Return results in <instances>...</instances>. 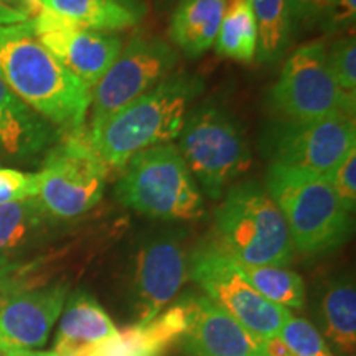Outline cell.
I'll use <instances>...</instances> for the list:
<instances>
[{
  "instance_id": "6da1fadb",
  "label": "cell",
  "mask_w": 356,
  "mask_h": 356,
  "mask_svg": "<svg viewBox=\"0 0 356 356\" xmlns=\"http://www.w3.org/2000/svg\"><path fill=\"white\" fill-rule=\"evenodd\" d=\"M0 79L53 127L84 132L92 91L38 42L30 20L0 26Z\"/></svg>"
},
{
  "instance_id": "7a4b0ae2",
  "label": "cell",
  "mask_w": 356,
  "mask_h": 356,
  "mask_svg": "<svg viewBox=\"0 0 356 356\" xmlns=\"http://www.w3.org/2000/svg\"><path fill=\"white\" fill-rule=\"evenodd\" d=\"M203 88V79L188 71L170 74L99 129L86 132L89 145L108 168L126 167L136 154L180 136L191 101Z\"/></svg>"
},
{
  "instance_id": "3957f363",
  "label": "cell",
  "mask_w": 356,
  "mask_h": 356,
  "mask_svg": "<svg viewBox=\"0 0 356 356\" xmlns=\"http://www.w3.org/2000/svg\"><path fill=\"white\" fill-rule=\"evenodd\" d=\"M266 191L286 218L293 249L304 256L335 251L353 231L351 213L320 173L270 163Z\"/></svg>"
},
{
  "instance_id": "277c9868",
  "label": "cell",
  "mask_w": 356,
  "mask_h": 356,
  "mask_svg": "<svg viewBox=\"0 0 356 356\" xmlns=\"http://www.w3.org/2000/svg\"><path fill=\"white\" fill-rule=\"evenodd\" d=\"M216 246L239 264L286 267L296 256L286 218L256 181L231 186L215 211Z\"/></svg>"
},
{
  "instance_id": "5b68a950",
  "label": "cell",
  "mask_w": 356,
  "mask_h": 356,
  "mask_svg": "<svg viewBox=\"0 0 356 356\" xmlns=\"http://www.w3.org/2000/svg\"><path fill=\"white\" fill-rule=\"evenodd\" d=\"M115 198L140 215L165 221H195L204 215L202 190L172 142L134 155Z\"/></svg>"
},
{
  "instance_id": "8992f818",
  "label": "cell",
  "mask_w": 356,
  "mask_h": 356,
  "mask_svg": "<svg viewBox=\"0 0 356 356\" xmlns=\"http://www.w3.org/2000/svg\"><path fill=\"white\" fill-rule=\"evenodd\" d=\"M180 150L202 193L218 200L231 180L251 165V149L243 127L221 106H200L186 115L180 132Z\"/></svg>"
},
{
  "instance_id": "52a82bcc",
  "label": "cell",
  "mask_w": 356,
  "mask_h": 356,
  "mask_svg": "<svg viewBox=\"0 0 356 356\" xmlns=\"http://www.w3.org/2000/svg\"><path fill=\"white\" fill-rule=\"evenodd\" d=\"M109 168L88 142L86 131L65 134L47 150L38 172V202L53 220L71 222L95 210L104 197Z\"/></svg>"
},
{
  "instance_id": "ba28073f",
  "label": "cell",
  "mask_w": 356,
  "mask_h": 356,
  "mask_svg": "<svg viewBox=\"0 0 356 356\" xmlns=\"http://www.w3.org/2000/svg\"><path fill=\"white\" fill-rule=\"evenodd\" d=\"M190 277L207 292L208 299L261 338L279 337L292 317L286 307L266 300L251 286L238 262L216 244H204L191 252Z\"/></svg>"
},
{
  "instance_id": "9c48e42d",
  "label": "cell",
  "mask_w": 356,
  "mask_h": 356,
  "mask_svg": "<svg viewBox=\"0 0 356 356\" xmlns=\"http://www.w3.org/2000/svg\"><path fill=\"white\" fill-rule=\"evenodd\" d=\"M356 97L338 86L322 42L297 48L270 88L269 104L280 119H315L333 114H355Z\"/></svg>"
},
{
  "instance_id": "30bf717a",
  "label": "cell",
  "mask_w": 356,
  "mask_h": 356,
  "mask_svg": "<svg viewBox=\"0 0 356 356\" xmlns=\"http://www.w3.org/2000/svg\"><path fill=\"white\" fill-rule=\"evenodd\" d=\"M261 147L270 163L325 175L356 147L355 114L280 119L266 127Z\"/></svg>"
},
{
  "instance_id": "8fae6325",
  "label": "cell",
  "mask_w": 356,
  "mask_h": 356,
  "mask_svg": "<svg viewBox=\"0 0 356 356\" xmlns=\"http://www.w3.org/2000/svg\"><path fill=\"white\" fill-rule=\"evenodd\" d=\"M178 65V51L165 40L150 35H136L96 84L91 96V124L96 131L145 92L168 78Z\"/></svg>"
},
{
  "instance_id": "7c38bea8",
  "label": "cell",
  "mask_w": 356,
  "mask_h": 356,
  "mask_svg": "<svg viewBox=\"0 0 356 356\" xmlns=\"http://www.w3.org/2000/svg\"><path fill=\"white\" fill-rule=\"evenodd\" d=\"M190 256L180 231H162L140 244L131 273L136 323L150 322L175 299L190 279Z\"/></svg>"
},
{
  "instance_id": "4fadbf2b",
  "label": "cell",
  "mask_w": 356,
  "mask_h": 356,
  "mask_svg": "<svg viewBox=\"0 0 356 356\" xmlns=\"http://www.w3.org/2000/svg\"><path fill=\"white\" fill-rule=\"evenodd\" d=\"M30 24L38 42L91 91L124 48L119 35L84 29L43 7Z\"/></svg>"
},
{
  "instance_id": "5bb4252c",
  "label": "cell",
  "mask_w": 356,
  "mask_h": 356,
  "mask_svg": "<svg viewBox=\"0 0 356 356\" xmlns=\"http://www.w3.org/2000/svg\"><path fill=\"white\" fill-rule=\"evenodd\" d=\"M70 292V280L63 279L3 297L0 302V350H32L47 343Z\"/></svg>"
},
{
  "instance_id": "9a60e30c",
  "label": "cell",
  "mask_w": 356,
  "mask_h": 356,
  "mask_svg": "<svg viewBox=\"0 0 356 356\" xmlns=\"http://www.w3.org/2000/svg\"><path fill=\"white\" fill-rule=\"evenodd\" d=\"M193 314L184 343L197 356H266L264 338L254 335L204 296H191Z\"/></svg>"
},
{
  "instance_id": "2e32d148",
  "label": "cell",
  "mask_w": 356,
  "mask_h": 356,
  "mask_svg": "<svg viewBox=\"0 0 356 356\" xmlns=\"http://www.w3.org/2000/svg\"><path fill=\"white\" fill-rule=\"evenodd\" d=\"M61 225L43 210L37 197L0 204V273L42 254L60 238Z\"/></svg>"
},
{
  "instance_id": "e0dca14e",
  "label": "cell",
  "mask_w": 356,
  "mask_h": 356,
  "mask_svg": "<svg viewBox=\"0 0 356 356\" xmlns=\"http://www.w3.org/2000/svg\"><path fill=\"white\" fill-rule=\"evenodd\" d=\"M56 139V129L0 79V154L26 162L47 154Z\"/></svg>"
},
{
  "instance_id": "ac0fdd59",
  "label": "cell",
  "mask_w": 356,
  "mask_h": 356,
  "mask_svg": "<svg viewBox=\"0 0 356 356\" xmlns=\"http://www.w3.org/2000/svg\"><path fill=\"white\" fill-rule=\"evenodd\" d=\"M118 332L95 296L76 289L66 297L51 351L56 356H86L96 345Z\"/></svg>"
},
{
  "instance_id": "d6986e66",
  "label": "cell",
  "mask_w": 356,
  "mask_h": 356,
  "mask_svg": "<svg viewBox=\"0 0 356 356\" xmlns=\"http://www.w3.org/2000/svg\"><path fill=\"white\" fill-rule=\"evenodd\" d=\"M228 0H178L170 20V38L188 58L215 44Z\"/></svg>"
},
{
  "instance_id": "ffe728a7",
  "label": "cell",
  "mask_w": 356,
  "mask_h": 356,
  "mask_svg": "<svg viewBox=\"0 0 356 356\" xmlns=\"http://www.w3.org/2000/svg\"><path fill=\"white\" fill-rule=\"evenodd\" d=\"M322 315L328 340L341 353L355 355L356 289L348 275L330 280L322 297Z\"/></svg>"
},
{
  "instance_id": "44dd1931",
  "label": "cell",
  "mask_w": 356,
  "mask_h": 356,
  "mask_svg": "<svg viewBox=\"0 0 356 356\" xmlns=\"http://www.w3.org/2000/svg\"><path fill=\"white\" fill-rule=\"evenodd\" d=\"M257 25V61L275 65L291 48L293 24L291 0H251Z\"/></svg>"
},
{
  "instance_id": "7402d4cb",
  "label": "cell",
  "mask_w": 356,
  "mask_h": 356,
  "mask_svg": "<svg viewBox=\"0 0 356 356\" xmlns=\"http://www.w3.org/2000/svg\"><path fill=\"white\" fill-rule=\"evenodd\" d=\"M42 7L97 32H121L142 20L115 0H42Z\"/></svg>"
},
{
  "instance_id": "603a6c76",
  "label": "cell",
  "mask_w": 356,
  "mask_h": 356,
  "mask_svg": "<svg viewBox=\"0 0 356 356\" xmlns=\"http://www.w3.org/2000/svg\"><path fill=\"white\" fill-rule=\"evenodd\" d=\"M216 51L231 60L251 63L257 53V25L251 0H228L220 30H218Z\"/></svg>"
},
{
  "instance_id": "cb8c5ba5",
  "label": "cell",
  "mask_w": 356,
  "mask_h": 356,
  "mask_svg": "<svg viewBox=\"0 0 356 356\" xmlns=\"http://www.w3.org/2000/svg\"><path fill=\"white\" fill-rule=\"evenodd\" d=\"M239 267L266 300L286 309H302L305 305V282L293 270L277 266L239 264Z\"/></svg>"
},
{
  "instance_id": "d4e9b609",
  "label": "cell",
  "mask_w": 356,
  "mask_h": 356,
  "mask_svg": "<svg viewBox=\"0 0 356 356\" xmlns=\"http://www.w3.org/2000/svg\"><path fill=\"white\" fill-rule=\"evenodd\" d=\"M279 337L296 356H332L327 341L310 322L300 317H291Z\"/></svg>"
},
{
  "instance_id": "484cf974",
  "label": "cell",
  "mask_w": 356,
  "mask_h": 356,
  "mask_svg": "<svg viewBox=\"0 0 356 356\" xmlns=\"http://www.w3.org/2000/svg\"><path fill=\"white\" fill-rule=\"evenodd\" d=\"M86 356H160L152 345L147 341L140 325L134 323L118 332L114 337L106 338Z\"/></svg>"
},
{
  "instance_id": "4316f807",
  "label": "cell",
  "mask_w": 356,
  "mask_h": 356,
  "mask_svg": "<svg viewBox=\"0 0 356 356\" xmlns=\"http://www.w3.org/2000/svg\"><path fill=\"white\" fill-rule=\"evenodd\" d=\"M328 65L335 76L338 86L346 95L356 97V42L355 35L343 37L333 43L332 50L327 51Z\"/></svg>"
},
{
  "instance_id": "83f0119b",
  "label": "cell",
  "mask_w": 356,
  "mask_h": 356,
  "mask_svg": "<svg viewBox=\"0 0 356 356\" xmlns=\"http://www.w3.org/2000/svg\"><path fill=\"white\" fill-rule=\"evenodd\" d=\"M40 190V175L0 167V204L35 198Z\"/></svg>"
},
{
  "instance_id": "f1b7e54d",
  "label": "cell",
  "mask_w": 356,
  "mask_h": 356,
  "mask_svg": "<svg viewBox=\"0 0 356 356\" xmlns=\"http://www.w3.org/2000/svg\"><path fill=\"white\" fill-rule=\"evenodd\" d=\"M325 178L345 210L353 213L356 207V147L345 155V159L338 165L325 173Z\"/></svg>"
},
{
  "instance_id": "f546056e",
  "label": "cell",
  "mask_w": 356,
  "mask_h": 356,
  "mask_svg": "<svg viewBox=\"0 0 356 356\" xmlns=\"http://www.w3.org/2000/svg\"><path fill=\"white\" fill-rule=\"evenodd\" d=\"M356 20V0H328L320 25L327 33L353 30Z\"/></svg>"
},
{
  "instance_id": "4dcf8cb0",
  "label": "cell",
  "mask_w": 356,
  "mask_h": 356,
  "mask_svg": "<svg viewBox=\"0 0 356 356\" xmlns=\"http://www.w3.org/2000/svg\"><path fill=\"white\" fill-rule=\"evenodd\" d=\"M328 0H291V10L293 24L312 25L322 20Z\"/></svg>"
},
{
  "instance_id": "1f68e13d",
  "label": "cell",
  "mask_w": 356,
  "mask_h": 356,
  "mask_svg": "<svg viewBox=\"0 0 356 356\" xmlns=\"http://www.w3.org/2000/svg\"><path fill=\"white\" fill-rule=\"evenodd\" d=\"M30 20L24 12H20L10 0H0V26L17 25Z\"/></svg>"
},
{
  "instance_id": "d6a6232c",
  "label": "cell",
  "mask_w": 356,
  "mask_h": 356,
  "mask_svg": "<svg viewBox=\"0 0 356 356\" xmlns=\"http://www.w3.org/2000/svg\"><path fill=\"white\" fill-rule=\"evenodd\" d=\"M264 353L266 356H296L280 337L264 338Z\"/></svg>"
},
{
  "instance_id": "836d02e7",
  "label": "cell",
  "mask_w": 356,
  "mask_h": 356,
  "mask_svg": "<svg viewBox=\"0 0 356 356\" xmlns=\"http://www.w3.org/2000/svg\"><path fill=\"white\" fill-rule=\"evenodd\" d=\"M118 3H121L122 7L129 8V10L137 13L139 17H144L147 12V3L145 0H115Z\"/></svg>"
},
{
  "instance_id": "e575fe53",
  "label": "cell",
  "mask_w": 356,
  "mask_h": 356,
  "mask_svg": "<svg viewBox=\"0 0 356 356\" xmlns=\"http://www.w3.org/2000/svg\"><path fill=\"white\" fill-rule=\"evenodd\" d=\"M0 356H32V351L24 348H6L0 350Z\"/></svg>"
},
{
  "instance_id": "d590c367",
  "label": "cell",
  "mask_w": 356,
  "mask_h": 356,
  "mask_svg": "<svg viewBox=\"0 0 356 356\" xmlns=\"http://www.w3.org/2000/svg\"><path fill=\"white\" fill-rule=\"evenodd\" d=\"M32 356H56L53 351H32Z\"/></svg>"
},
{
  "instance_id": "8d00e7d4",
  "label": "cell",
  "mask_w": 356,
  "mask_h": 356,
  "mask_svg": "<svg viewBox=\"0 0 356 356\" xmlns=\"http://www.w3.org/2000/svg\"><path fill=\"white\" fill-rule=\"evenodd\" d=\"M175 2V0H159V3H160V7H167V6H170V3H173Z\"/></svg>"
},
{
  "instance_id": "74e56055",
  "label": "cell",
  "mask_w": 356,
  "mask_h": 356,
  "mask_svg": "<svg viewBox=\"0 0 356 356\" xmlns=\"http://www.w3.org/2000/svg\"><path fill=\"white\" fill-rule=\"evenodd\" d=\"M33 2H35V3H37V6H40V7H42V0H33Z\"/></svg>"
},
{
  "instance_id": "f35d334b",
  "label": "cell",
  "mask_w": 356,
  "mask_h": 356,
  "mask_svg": "<svg viewBox=\"0 0 356 356\" xmlns=\"http://www.w3.org/2000/svg\"><path fill=\"white\" fill-rule=\"evenodd\" d=\"M186 355H188V356H197V355H191V353H186Z\"/></svg>"
},
{
  "instance_id": "ab89813d",
  "label": "cell",
  "mask_w": 356,
  "mask_h": 356,
  "mask_svg": "<svg viewBox=\"0 0 356 356\" xmlns=\"http://www.w3.org/2000/svg\"><path fill=\"white\" fill-rule=\"evenodd\" d=\"M0 302H2V297H0Z\"/></svg>"
}]
</instances>
